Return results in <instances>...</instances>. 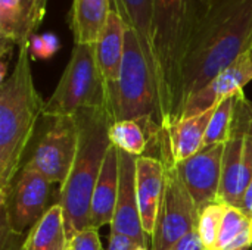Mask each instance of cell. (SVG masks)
Segmentation results:
<instances>
[{"instance_id": "obj_1", "label": "cell", "mask_w": 252, "mask_h": 250, "mask_svg": "<svg viewBox=\"0 0 252 250\" xmlns=\"http://www.w3.org/2000/svg\"><path fill=\"white\" fill-rule=\"evenodd\" d=\"M252 49V0H196V13L180 77L186 102Z\"/></svg>"}, {"instance_id": "obj_2", "label": "cell", "mask_w": 252, "mask_h": 250, "mask_svg": "<svg viewBox=\"0 0 252 250\" xmlns=\"http://www.w3.org/2000/svg\"><path fill=\"white\" fill-rule=\"evenodd\" d=\"M196 13V0H154L151 72L161 131L182 118L180 77Z\"/></svg>"}, {"instance_id": "obj_3", "label": "cell", "mask_w": 252, "mask_h": 250, "mask_svg": "<svg viewBox=\"0 0 252 250\" xmlns=\"http://www.w3.org/2000/svg\"><path fill=\"white\" fill-rule=\"evenodd\" d=\"M30 43L18 47L16 60L0 83V200L19 169L46 100L38 94L31 71Z\"/></svg>"}, {"instance_id": "obj_4", "label": "cell", "mask_w": 252, "mask_h": 250, "mask_svg": "<svg viewBox=\"0 0 252 250\" xmlns=\"http://www.w3.org/2000/svg\"><path fill=\"white\" fill-rule=\"evenodd\" d=\"M78 149L58 202L63 209L68 240L90 227V203L106 152L111 146L109 128L115 122L109 109H87L75 115Z\"/></svg>"}, {"instance_id": "obj_5", "label": "cell", "mask_w": 252, "mask_h": 250, "mask_svg": "<svg viewBox=\"0 0 252 250\" xmlns=\"http://www.w3.org/2000/svg\"><path fill=\"white\" fill-rule=\"evenodd\" d=\"M87 109H109L112 113L108 87L96 62L94 44H74L62 77L44 103L43 116H75Z\"/></svg>"}, {"instance_id": "obj_6", "label": "cell", "mask_w": 252, "mask_h": 250, "mask_svg": "<svg viewBox=\"0 0 252 250\" xmlns=\"http://www.w3.org/2000/svg\"><path fill=\"white\" fill-rule=\"evenodd\" d=\"M111 106L115 122L136 119L152 131L161 133L152 72L137 35L128 27H126L124 59Z\"/></svg>"}, {"instance_id": "obj_7", "label": "cell", "mask_w": 252, "mask_h": 250, "mask_svg": "<svg viewBox=\"0 0 252 250\" xmlns=\"http://www.w3.org/2000/svg\"><path fill=\"white\" fill-rule=\"evenodd\" d=\"M165 167L164 194L159 205L155 230L151 236V250H168L198 227L199 211L183 184L173 158L159 150Z\"/></svg>"}, {"instance_id": "obj_8", "label": "cell", "mask_w": 252, "mask_h": 250, "mask_svg": "<svg viewBox=\"0 0 252 250\" xmlns=\"http://www.w3.org/2000/svg\"><path fill=\"white\" fill-rule=\"evenodd\" d=\"M53 186L41 172L24 164L0 200V217L13 231L27 234L52 206Z\"/></svg>"}, {"instance_id": "obj_9", "label": "cell", "mask_w": 252, "mask_h": 250, "mask_svg": "<svg viewBox=\"0 0 252 250\" xmlns=\"http://www.w3.org/2000/svg\"><path fill=\"white\" fill-rule=\"evenodd\" d=\"M47 127L27 159V165L41 172L59 187L65 183L78 149L77 116L46 118Z\"/></svg>"}, {"instance_id": "obj_10", "label": "cell", "mask_w": 252, "mask_h": 250, "mask_svg": "<svg viewBox=\"0 0 252 250\" xmlns=\"http://www.w3.org/2000/svg\"><path fill=\"white\" fill-rule=\"evenodd\" d=\"M251 181L252 140L241 121L233 115L232 134L224 146L219 202L239 208Z\"/></svg>"}, {"instance_id": "obj_11", "label": "cell", "mask_w": 252, "mask_h": 250, "mask_svg": "<svg viewBox=\"0 0 252 250\" xmlns=\"http://www.w3.org/2000/svg\"><path fill=\"white\" fill-rule=\"evenodd\" d=\"M226 144L204 146L196 155L176 162L179 175L189 190L198 211L219 202Z\"/></svg>"}, {"instance_id": "obj_12", "label": "cell", "mask_w": 252, "mask_h": 250, "mask_svg": "<svg viewBox=\"0 0 252 250\" xmlns=\"http://www.w3.org/2000/svg\"><path fill=\"white\" fill-rule=\"evenodd\" d=\"M49 0H0V57L7 60L13 49L30 43L43 24Z\"/></svg>"}, {"instance_id": "obj_13", "label": "cell", "mask_w": 252, "mask_h": 250, "mask_svg": "<svg viewBox=\"0 0 252 250\" xmlns=\"http://www.w3.org/2000/svg\"><path fill=\"white\" fill-rule=\"evenodd\" d=\"M136 156L120 150V190L111 222V233L124 234L134 243L148 248L149 236L142 225L136 193Z\"/></svg>"}, {"instance_id": "obj_14", "label": "cell", "mask_w": 252, "mask_h": 250, "mask_svg": "<svg viewBox=\"0 0 252 250\" xmlns=\"http://www.w3.org/2000/svg\"><path fill=\"white\" fill-rule=\"evenodd\" d=\"M250 81H252V62L250 53H247L193 94L186 102L182 118L193 116L216 108L224 99L244 91V87Z\"/></svg>"}, {"instance_id": "obj_15", "label": "cell", "mask_w": 252, "mask_h": 250, "mask_svg": "<svg viewBox=\"0 0 252 250\" xmlns=\"http://www.w3.org/2000/svg\"><path fill=\"white\" fill-rule=\"evenodd\" d=\"M165 167L159 158L143 155L136 159V193L145 233L151 237L164 194Z\"/></svg>"}, {"instance_id": "obj_16", "label": "cell", "mask_w": 252, "mask_h": 250, "mask_svg": "<svg viewBox=\"0 0 252 250\" xmlns=\"http://www.w3.org/2000/svg\"><path fill=\"white\" fill-rule=\"evenodd\" d=\"M124 46H126V24L112 7L105 25L100 29V34L94 43V55L102 78L108 87L109 102L115 91L121 65L124 59ZM112 109V106H111Z\"/></svg>"}, {"instance_id": "obj_17", "label": "cell", "mask_w": 252, "mask_h": 250, "mask_svg": "<svg viewBox=\"0 0 252 250\" xmlns=\"http://www.w3.org/2000/svg\"><path fill=\"white\" fill-rule=\"evenodd\" d=\"M216 108L193 116L182 118L167 131H161L157 140L158 149L167 152L174 162H182L196 155L204 147L207 128Z\"/></svg>"}, {"instance_id": "obj_18", "label": "cell", "mask_w": 252, "mask_h": 250, "mask_svg": "<svg viewBox=\"0 0 252 250\" xmlns=\"http://www.w3.org/2000/svg\"><path fill=\"white\" fill-rule=\"evenodd\" d=\"M120 190V150L111 144L90 203V227L99 230L103 225H111Z\"/></svg>"}, {"instance_id": "obj_19", "label": "cell", "mask_w": 252, "mask_h": 250, "mask_svg": "<svg viewBox=\"0 0 252 250\" xmlns=\"http://www.w3.org/2000/svg\"><path fill=\"white\" fill-rule=\"evenodd\" d=\"M111 9V0H72L68 24L74 44H94Z\"/></svg>"}, {"instance_id": "obj_20", "label": "cell", "mask_w": 252, "mask_h": 250, "mask_svg": "<svg viewBox=\"0 0 252 250\" xmlns=\"http://www.w3.org/2000/svg\"><path fill=\"white\" fill-rule=\"evenodd\" d=\"M68 245L63 209L56 202L28 231L25 250H66Z\"/></svg>"}, {"instance_id": "obj_21", "label": "cell", "mask_w": 252, "mask_h": 250, "mask_svg": "<svg viewBox=\"0 0 252 250\" xmlns=\"http://www.w3.org/2000/svg\"><path fill=\"white\" fill-rule=\"evenodd\" d=\"M126 27L134 31L146 55L148 63L152 59V10L154 0H111ZM151 68V66H149Z\"/></svg>"}, {"instance_id": "obj_22", "label": "cell", "mask_w": 252, "mask_h": 250, "mask_svg": "<svg viewBox=\"0 0 252 250\" xmlns=\"http://www.w3.org/2000/svg\"><path fill=\"white\" fill-rule=\"evenodd\" d=\"M252 249V218L242 209L226 208L217 250Z\"/></svg>"}, {"instance_id": "obj_23", "label": "cell", "mask_w": 252, "mask_h": 250, "mask_svg": "<svg viewBox=\"0 0 252 250\" xmlns=\"http://www.w3.org/2000/svg\"><path fill=\"white\" fill-rule=\"evenodd\" d=\"M109 140L117 149L136 158L143 156L151 143L149 130L145 122L136 119L117 121L109 128Z\"/></svg>"}, {"instance_id": "obj_24", "label": "cell", "mask_w": 252, "mask_h": 250, "mask_svg": "<svg viewBox=\"0 0 252 250\" xmlns=\"http://www.w3.org/2000/svg\"><path fill=\"white\" fill-rule=\"evenodd\" d=\"M235 103H236V94L224 99L221 103L217 105L207 128L204 146L226 144V141L230 139L233 115H235Z\"/></svg>"}, {"instance_id": "obj_25", "label": "cell", "mask_w": 252, "mask_h": 250, "mask_svg": "<svg viewBox=\"0 0 252 250\" xmlns=\"http://www.w3.org/2000/svg\"><path fill=\"white\" fill-rule=\"evenodd\" d=\"M226 208H227L226 203L214 202L199 211L196 233L201 240V245L205 250H217Z\"/></svg>"}, {"instance_id": "obj_26", "label": "cell", "mask_w": 252, "mask_h": 250, "mask_svg": "<svg viewBox=\"0 0 252 250\" xmlns=\"http://www.w3.org/2000/svg\"><path fill=\"white\" fill-rule=\"evenodd\" d=\"M61 47V41L59 38L52 34V32H46V34H40V35H32V38L30 40V56L31 59H50Z\"/></svg>"}, {"instance_id": "obj_27", "label": "cell", "mask_w": 252, "mask_h": 250, "mask_svg": "<svg viewBox=\"0 0 252 250\" xmlns=\"http://www.w3.org/2000/svg\"><path fill=\"white\" fill-rule=\"evenodd\" d=\"M27 234L13 231L0 217V250H25Z\"/></svg>"}, {"instance_id": "obj_28", "label": "cell", "mask_w": 252, "mask_h": 250, "mask_svg": "<svg viewBox=\"0 0 252 250\" xmlns=\"http://www.w3.org/2000/svg\"><path fill=\"white\" fill-rule=\"evenodd\" d=\"M69 250H102L99 233L96 228H87L77 233L68 245Z\"/></svg>"}, {"instance_id": "obj_29", "label": "cell", "mask_w": 252, "mask_h": 250, "mask_svg": "<svg viewBox=\"0 0 252 250\" xmlns=\"http://www.w3.org/2000/svg\"><path fill=\"white\" fill-rule=\"evenodd\" d=\"M235 115L241 121L242 127L245 128L247 134L252 140V100L247 97L244 91L236 94V103H235Z\"/></svg>"}, {"instance_id": "obj_30", "label": "cell", "mask_w": 252, "mask_h": 250, "mask_svg": "<svg viewBox=\"0 0 252 250\" xmlns=\"http://www.w3.org/2000/svg\"><path fill=\"white\" fill-rule=\"evenodd\" d=\"M134 245H137V243H134L130 237H127L124 234L111 233L109 234V245H108L106 250H130Z\"/></svg>"}, {"instance_id": "obj_31", "label": "cell", "mask_w": 252, "mask_h": 250, "mask_svg": "<svg viewBox=\"0 0 252 250\" xmlns=\"http://www.w3.org/2000/svg\"><path fill=\"white\" fill-rule=\"evenodd\" d=\"M201 243L196 230L188 236H185L180 242H177L173 248H170L168 250H195L198 248V245Z\"/></svg>"}, {"instance_id": "obj_32", "label": "cell", "mask_w": 252, "mask_h": 250, "mask_svg": "<svg viewBox=\"0 0 252 250\" xmlns=\"http://www.w3.org/2000/svg\"><path fill=\"white\" fill-rule=\"evenodd\" d=\"M239 209H242L247 215H250L252 218V181L250 187L247 189L245 194H244V199H242V203H241Z\"/></svg>"}, {"instance_id": "obj_33", "label": "cell", "mask_w": 252, "mask_h": 250, "mask_svg": "<svg viewBox=\"0 0 252 250\" xmlns=\"http://www.w3.org/2000/svg\"><path fill=\"white\" fill-rule=\"evenodd\" d=\"M130 250H151L149 248H143V246H140V245H134L133 248Z\"/></svg>"}, {"instance_id": "obj_34", "label": "cell", "mask_w": 252, "mask_h": 250, "mask_svg": "<svg viewBox=\"0 0 252 250\" xmlns=\"http://www.w3.org/2000/svg\"><path fill=\"white\" fill-rule=\"evenodd\" d=\"M250 57H251V62H252V49H251V52H250Z\"/></svg>"}, {"instance_id": "obj_35", "label": "cell", "mask_w": 252, "mask_h": 250, "mask_svg": "<svg viewBox=\"0 0 252 250\" xmlns=\"http://www.w3.org/2000/svg\"><path fill=\"white\" fill-rule=\"evenodd\" d=\"M66 250H69V248H68V249H66Z\"/></svg>"}, {"instance_id": "obj_36", "label": "cell", "mask_w": 252, "mask_h": 250, "mask_svg": "<svg viewBox=\"0 0 252 250\" xmlns=\"http://www.w3.org/2000/svg\"><path fill=\"white\" fill-rule=\"evenodd\" d=\"M251 250H252V249H251Z\"/></svg>"}]
</instances>
